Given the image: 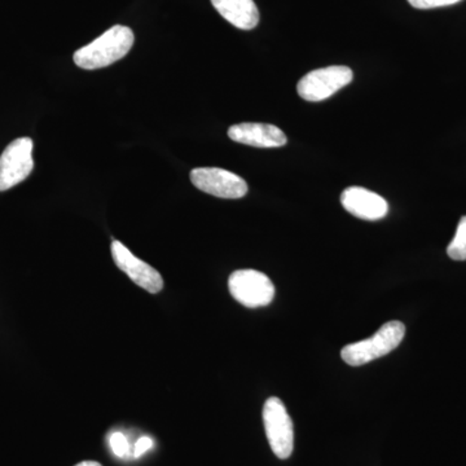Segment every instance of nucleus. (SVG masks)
Instances as JSON below:
<instances>
[{
    "label": "nucleus",
    "instance_id": "2eb2a0df",
    "mask_svg": "<svg viewBox=\"0 0 466 466\" xmlns=\"http://www.w3.org/2000/svg\"><path fill=\"white\" fill-rule=\"evenodd\" d=\"M153 447V441L149 437H142L139 441L135 443L134 456L135 458H140L144 455L147 451H149Z\"/></svg>",
    "mask_w": 466,
    "mask_h": 466
},
{
    "label": "nucleus",
    "instance_id": "ddd939ff",
    "mask_svg": "<svg viewBox=\"0 0 466 466\" xmlns=\"http://www.w3.org/2000/svg\"><path fill=\"white\" fill-rule=\"evenodd\" d=\"M109 444L116 458H125L128 453V450H130L127 438L122 433H113L110 435Z\"/></svg>",
    "mask_w": 466,
    "mask_h": 466
},
{
    "label": "nucleus",
    "instance_id": "f8f14e48",
    "mask_svg": "<svg viewBox=\"0 0 466 466\" xmlns=\"http://www.w3.org/2000/svg\"><path fill=\"white\" fill-rule=\"evenodd\" d=\"M447 254L453 260H466V216L460 220L455 238L447 248Z\"/></svg>",
    "mask_w": 466,
    "mask_h": 466
},
{
    "label": "nucleus",
    "instance_id": "f257e3e1",
    "mask_svg": "<svg viewBox=\"0 0 466 466\" xmlns=\"http://www.w3.org/2000/svg\"><path fill=\"white\" fill-rule=\"evenodd\" d=\"M135 35L127 26L116 25L106 30L90 45L75 54L76 66L85 70L101 69L124 58L133 48Z\"/></svg>",
    "mask_w": 466,
    "mask_h": 466
},
{
    "label": "nucleus",
    "instance_id": "7ed1b4c3",
    "mask_svg": "<svg viewBox=\"0 0 466 466\" xmlns=\"http://www.w3.org/2000/svg\"><path fill=\"white\" fill-rule=\"evenodd\" d=\"M229 293L248 309L265 308L275 297V287L268 276L256 269H238L229 276Z\"/></svg>",
    "mask_w": 466,
    "mask_h": 466
},
{
    "label": "nucleus",
    "instance_id": "f03ea898",
    "mask_svg": "<svg viewBox=\"0 0 466 466\" xmlns=\"http://www.w3.org/2000/svg\"><path fill=\"white\" fill-rule=\"evenodd\" d=\"M406 336V327L398 320L389 321L370 339L351 343L342 349L341 357L346 364L360 367L390 354Z\"/></svg>",
    "mask_w": 466,
    "mask_h": 466
},
{
    "label": "nucleus",
    "instance_id": "39448f33",
    "mask_svg": "<svg viewBox=\"0 0 466 466\" xmlns=\"http://www.w3.org/2000/svg\"><path fill=\"white\" fill-rule=\"evenodd\" d=\"M263 424L267 440L272 452L279 459H288L293 453V422L283 401L279 398H269L263 407Z\"/></svg>",
    "mask_w": 466,
    "mask_h": 466
},
{
    "label": "nucleus",
    "instance_id": "0eeeda50",
    "mask_svg": "<svg viewBox=\"0 0 466 466\" xmlns=\"http://www.w3.org/2000/svg\"><path fill=\"white\" fill-rule=\"evenodd\" d=\"M191 182L202 192L228 200L242 198L249 191L241 177L218 167L195 168L191 171Z\"/></svg>",
    "mask_w": 466,
    "mask_h": 466
},
{
    "label": "nucleus",
    "instance_id": "4468645a",
    "mask_svg": "<svg viewBox=\"0 0 466 466\" xmlns=\"http://www.w3.org/2000/svg\"><path fill=\"white\" fill-rule=\"evenodd\" d=\"M461 0H408V3L417 9L447 7V5H456Z\"/></svg>",
    "mask_w": 466,
    "mask_h": 466
},
{
    "label": "nucleus",
    "instance_id": "423d86ee",
    "mask_svg": "<svg viewBox=\"0 0 466 466\" xmlns=\"http://www.w3.org/2000/svg\"><path fill=\"white\" fill-rule=\"evenodd\" d=\"M33 168V140L30 137L14 140L0 156V192L24 182Z\"/></svg>",
    "mask_w": 466,
    "mask_h": 466
},
{
    "label": "nucleus",
    "instance_id": "1a4fd4ad",
    "mask_svg": "<svg viewBox=\"0 0 466 466\" xmlns=\"http://www.w3.org/2000/svg\"><path fill=\"white\" fill-rule=\"evenodd\" d=\"M342 207L352 216L364 220H380L389 211L388 201L361 187H349L341 195Z\"/></svg>",
    "mask_w": 466,
    "mask_h": 466
},
{
    "label": "nucleus",
    "instance_id": "dca6fc26",
    "mask_svg": "<svg viewBox=\"0 0 466 466\" xmlns=\"http://www.w3.org/2000/svg\"><path fill=\"white\" fill-rule=\"evenodd\" d=\"M76 466H103L100 464V462L96 461H82L79 462V464H76Z\"/></svg>",
    "mask_w": 466,
    "mask_h": 466
},
{
    "label": "nucleus",
    "instance_id": "9d476101",
    "mask_svg": "<svg viewBox=\"0 0 466 466\" xmlns=\"http://www.w3.org/2000/svg\"><path fill=\"white\" fill-rule=\"evenodd\" d=\"M228 137L233 142L257 147V148H279L288 142L283 131L276 126L254 124V122L231 126Z\"/></svg>",
    "mask_w": 466,
    "mask_h": 466
},
{
    "label": "nucleus",
    "instance_id": "6e6552de",
    "mask_svg": "<svg viewBox=\"0 0 466 466\" xmlns=\"http://www.w3.org/2000/svg\"><path fill=\"white\" fill-rule=\"evenodd\" d=\"M110 251L116 266L127 275L133 283L139 285L150 294H157L164 289V279L157 269L135 257L122 242L113 241Z\"/></svg>",
    "mask_w": 466,
    "mask_h": 466
},
{
    "label": "nucleus",
    "instance_id": "9b49d317",
    "mask_svg": "<svg viewBox=\"0 0 466 466\" xmlns=\"http://www.w3.org/2000/svg\"><path fill=\"white\" fill-rule=\"evenodd\" d=\"M220 16L241 30L254 29L259 23V11L254 0H211Z\"/></svg>",
    "mask_w": 466,
    "mask_h": 466
},
{
    "label": "nucleus",
    "instance_id": "20e7f679",
    "mask_svg": "<svg viewBox=\"0 0 466 466\" xmlns=\"http://www.w3.org/2000/svg\"><path fill=\"white\" fill-rule=\"evenodd\" d=\"M354 73L348 66L321 67L308 73L297 85V91L303 100L317 103L327 100L337 91L351 84Z\"/></svg>",
    "mask_w": 466,
    "mask_h": 466
}]
</instances>
